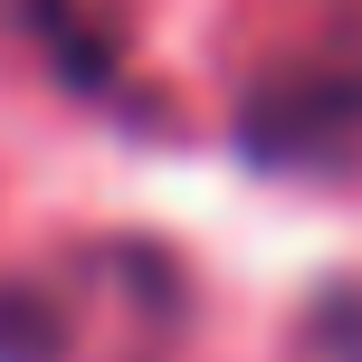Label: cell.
I'll list each match as a JSON object with an SVG mask.
<instances>
[{"label":"cell","mask_w":362,"mask_h":362,"mask_svg":"<svg viewBox=\"0 0 362 362\" xmlns=\"http://www.w3.org/2000/svg\"><path fill=\"white\" fill-rule=\"evenodd\" d=\"M181 267L144 238L57 248L0 276V362H172Z\"/></svg>","instance_id":"cell-2"},{"label":"cell","mask_w":362,"mask_h":362,"mask_svg":"<svg viewBox=\"0 0 362 362\" xmlns=\"http://www.w3.org/2000/svg\"><path fill=\"white\" fill-rule=\"evenodd\" d=\"M229 124L267 172L362 163V0H248L229 38Z\"/></svg>","instance_id":"cell-1"},{"label":"cell","mask_w":362,"mask_h":362,"mask_svg":"<svg viewBox=\"0 0 362 362\" xmlns=\"http://www.w3.org/2000/svg\"><path fill=\"white\" fill-rule=\"evenodd\" d=\"M0 29L29 48V67L48 86L115 105V115H153L144 48H134V0H0Z\"/></svg>","instance_id":"cell-3"}]
</instances>
